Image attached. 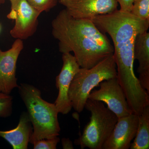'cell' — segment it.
Here are the masks:
<instances>
[{
	"instance_id": "obj_14",
	"label": "cell",
	"mask_w": 149,
	"mask_h": 149,
	"mask_svg": "<svg viewBox=\"0 0 149 149\" xmlns=\"http://www.w3.org/2000/svg\"><path fill=\"white\" fill-rule=\"evenodd\" d=\"M130 149L149 148V106L138 115V125L136 136Z\"/></svg>"
},
{
	"instance_id": "obj_3",
	"label": "cell",
	"mask_w": 149,
	"mask_h": 149,
	"mask_svg": "<svg viewBox=\"0 0 149 149\" xmlns=\"http://www.w3.org/2000/svg\"><path fill=\"white\" fill-rule=\"evenodd\" d=\"M17 88L33 127L29 143L58 136L61 128L55 104L43 100L41 91L33 85L21 83Z\"/></svg>"
},
{
	"instance_id": "obj_4",
	"label": "cell",
	"mask_w": 149,
	"mask_h": 149,
	"mask_svg": "<svg viewBox=\"0 0 149 149\" xmlns=\"http://www.w3.org/2000/svg\"><path fill=\"white\" fill-rule=\"evenodd\" d=\"M117 77L113 54L90 68H80L70 83L68 96L72 108L78 113L83 111L89 95L102 81Z\"/></svg>"
},
{
	"instance_id": "obj_16",
	"label": "cell",
	"mask_w": 149,
	"mask_h": 149,
	"mask_svg": "<svg viewBox=\"0 0 149 149\" xmlns=\"http://www.w3.org/2000/svg\"><path fill=\"white\" fill-rule=\"evenodd\" d=\"M13 97L0 91V117L10 116L13 111Z\"/></svg>"
},
{
	"instance_id": "obj_9",
	"label": "cell",
	"mask_w": 149,
	"mask_h": 149,
	"mask_svg": "<svg viewBox=\"0 0 149 149\" xmlns=\"http://www.w3.org/2000/svg\"><path fill=\"white\" fill-rule=\"evenodd\" d=\"M70 15L77 18L91 19L117 10V0H58Z\"/></svg>"
},
{
	"instance_id": "obj_22",
	"label": "cell",
	"mask_w": 149,
	"mask_h": 149,
	"mask_svg": "<svg viewBox=\"0 0 149 149\" xmlns=\"http://www.w3.org/2000/svg\"><path fill=\"white\" fill-rule=\"evenodd\" d=\"M4 2V0H0V4Z\"/></svg>"
},
{
	"instance_id": "obj_12",
	"label": "cell",
	"mask_w": 149,
	"mask_h": 149,
	"mask_svg": "<svg viewBox=\"0 0 149 149\" xmlns=\"http://www.w3.org/2000/svg\"><path fill=\"white\" fill-rule=\"evenodd\" d=\"M135 59L139 61L137 72L140 84L149 94V33L148 31L137 35L134 45Z\"/></svg>"
},
{
	"instance_id": "obj_18",
	"label": "cell",
	"mask_w": 149,
	"mask_h": 149,
	"mask_svg": "<svg viewBox=\"0 0 149 149\" xmlns=\"http://www.w3.org/2000/svg\"><path fill=\"white\" fill-rule=\"evenodd\" d=\"M60 141L58 136L50 139H44L35 141L32 145H34V149H56L57 145Z\"/></svg>"
},
{
	"instance_id": "obj_23",
	"label": "cell",
	"mask_w": 149,
	"mask_h": 149,
	"mask_svg": "<svg viewBox=\"0 0 149 149\" xmlns=\"http://www.w3.org/2000/svg\"><path fill=\"white\" fill-rule=\"evenodd\" d=\"M1 24H0V32L1 31Z\"/></svg>"
},
{
	"instance_id": "obj_19",
	"label": "cell",
	"mask_w": 149,
	"mask_h": 149,
	"mask_svg": "<svg viewBox=\"0 0 149 149\" xmlns=\"http://www.w3.org/2000/svg\"><path fill=\"white\" fill-rule=\"evenodd\" d=\"M117 1L120 5V11L130 12L134 0H117Z\"/></svg>"
},
{
	"instance_id": "obj_8",
	"label": "cell",
	"mask_w": 149,
	"mask_h": 149,
	"mask_svg": "<svg viewBox=\"0 0 149 149\" xmlns=\"http://www.w3.org/2000/svg\"><path fill=\"white\" fill-rule=\"evenodd\" d=\"M62 60V68L56 77V86L58 94L54 104L59 113L67 114L72 109L68 96L70 86L80 67L75 57L70 53L63 54Z\"/></svg>"
},
{
	"instance_id": "obj_5",
	"label": "cell",
	"mask_w": 149,
	"mask_h": 149,
	"mask_svg": "<svg viewBox=\"0 0 149 149\" xmlns=\"http://www.w3.org/2000/svg\"><path fill=\"white\" fill-rule=\"evenodd\" d=\"M85 108L91 113L90 120L82 135L75 140V145L80 146L81 149H102L118 118L102 102L88 99Z\"/></svg>"
},
{
	"instance_id": "obj_17",
	"label": "cell",
	"mask_w": 149,
	"mask_h": 149,
	"mask_svg": "<svg viewBox=\"0 0 149 149\" xmlns=\"http://www.w3.org/2000/svg\"><path fill=\"white\" fill-rule=\"evenodd\" d=\"M29 5L40 13L55 6L58 0H26Z\"/></svg>"
},
{
	"instance_id": "obj_13",
	"label": "cell",
	"mask_w": 149,
	"mask_h": 149,
	"mask_svg": "<svg viewBox=\"0 0 149 149\" xmlns=\"http://www.w3.org/2000/svg\"><path fill=\"white\" fill-rule=\"evenodd\" d=\"M33 127L27 112H22L16 128L9 130H0V137L8 142L13 149H27Z\"/></svg>"
},
{
	"instance_id": "obj_15",
	"label": "cell",
	"mask_w": 149,
	"mask_h": 149,
	"mask_svg": "<svg viewBox=\"0 0 149 149\" xmlns=\"http://www.w3.org/2000/svg\"><path fill=\"white\" fill-rule=\"evenodd\" d=\"M130 13L142 20L149 21V0H134Z\"/></svg>"
},
{
	"instance_id": "obj_11",
	"label": "cell",
	"mask_w": 149,
	"mask_h": 149,
	"mask_svg": "<svg viewBox=\"0 0 149 149\" xmlns=\"http://www.w3.org/2000/svg\"><path fill=\"white\" fill-rule=\"evenodd\" d=\"M138 125V115L134 113L118 118L110 136L102 149H130L136 136Z\"/></svg>"
},
{
	"instance_id": "obj_7",
	"label": "cell",
	"mask_w": 149,
	"mask_h": 149,
	"mask_svg": "<svg viewBox=\"0 0 149 149\" xmlns=\"http://www.w3.org/2000/svg\"><path fill=\"white\" fill-rule=\"evenodd\" d=\"M40 13L33 8L26 0H17L11 6L8 18L15 20V24L10 30L12 37L16 39L26 40L37 30L38 18Z\"/></svg>"
},
{
	"instance_id": "obj_20",
	"label": "cell",
	"mask_w": 149,
	"mask_h": 149,
	"mask_svg": "<svg viewBox=\"0 0 149 149\" xmlns=\"http://www.w3.org/2000/svg\"><path fill=\"white\" fill-rule=\"evenodd\" d=\"M63 148L64 149H73L74 147L72 141L68 138H63L61 140Z\"/></svg>"
},
{
	"instance_id": "obj_1",
	"label": "cell",
	"mask_w": 149,
	"mask_h": 149,
	"mask_svg": "<svg viewBox=\"0 0 149 149\" xmlns=\"http://www.w3.org/2000/svg\"><path fill=\"white\" fill-rule=\"evenodd\" d=\"M102 32L111 37L117 77L132 110L141 109L149 103V94L141 86L134 73V45L137 35L148 31L149 21L130 13L117 10L111 13L91 19Z\"/></svg>"
},
{
	"instance_id": "obj_21",
	"label": "cell",
	"mask_w": 149,
	"mask_h": 149,
	"mask_svg": "<svg viewBox=\"0 0 149 149\" xmlns=\"http://www.w3.org/2000/svg\"><path fill=\"white\" fill-rule=\"evenodd\" d=\"M11 3V6L13 5L15 3L17 0H9Z\"/></svg>"
},
{
	"instance_id": "obj_6",
	"label": "cell",
	"mask_w": 149,
	"mask_h": 149,
	"mask_svg": "<svg viewBox=\"0 0 149 149\" xmlns=\"http://www.w3.org/2000/svg\"><path fill=\"white\" fill-rule=\"evenodd\" d=\"M99 86L98 90L91 91L88 99L106 104L118 118L133 113L117 77L104 80Z\"/></svg>"
},
{
	"instance_id": "obj_2",
	"label": "cell",
	"mask_w": 149,
	"mask_h": 149,
	"mask_svg": "<svg viewBox=\"0 0 149 149\" xmlns=\"http://www.w3.org/2000/svg\"><path fill=\"white\" fill-rule=\"evenodd\" d=\"M52 33L62 53L74 54L80 68H90L109 55L114 48L106 35L89 19L74 18L65 9L52 23Z\"/></svg>"
},
{
	"instance_id": "obj_10",
	"label": "cell",
	"mask_w": 149,
	"mask_h": 149,
	"mask_svg": "<svg viewBox=\"0 0 149 149\" xmlns=\"http://www.w3.org/2000/svg\"><path fill=\"white\" fill-rule=\"evenodd\" d=\"M23 48L22 40L16 39L8 50L0 49V91L3 93L10 94L13 89L18 88L17 62Z\"/></svg>"
}]
</instances>
